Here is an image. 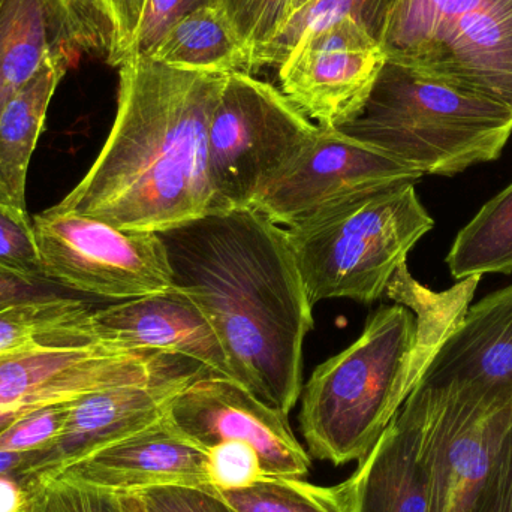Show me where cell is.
<instances>
[{"label": "cell", "mask_w": 512, "mask_h": 512, "mask_svg": "<svg viewBox=\"0 0 512 512\" xmlns=\"http://www.w3.org/2000/svg\"><path fill=\"white\" fill-rule=\"evenodd\" d=\"M120 504L125 512H146L140 498L135 493H122L119 495Z\"/></svg>", "instance_id": "obj_40"}, {"label": "cell", "mask_w": 512, "mask_h": 512, "mask_svg": "<svg viewBox=\"0 0 512 512\" xmlns=\"http://www.w3.org/2000/svg\"><path fill=\"white\" fill-rule=\"evenodd\" d=\"M168 418L203 450L222 442L254 447L264 477L304 478L312 460L292 432L288 414L271 408L239 382L206 375L171 403Z\"/></svg>", "instance_id": "obj_13"}, {"label": "cell", "mask_w": 512, "mask_h": 512, "mask_svg": "<svg viewBox=\"0 0 512 512\" xmlns=\"http://www.w3.org/2000/svg\"><path fill=\"white\" fill-rule=\"evenodd\" d=\"M420 171L333 128H321L300 161L262 197L255 210L291 228L400 183Z\"/></svg>", "instance_id": "obj_10"}, {"label": "cell", "mask_w": 512, "mask_h": 512, "mask_svg": "<svg viewBox=\"0 0 512 512\" xmlns=\"http://www.w3.org/2000/svg\"><path fill=\"white\" fill-rule=\"evenodd\" d=\"M24 414H27V412L0 411V433H2L6 427L11 426L15 420L23 417Z\"/></svg>", "instance_id": "obj_41"}, {"label": "cell", "mask_w": 512, "mask_h": 512, "mask_svg": "<svg viewBox=\"0 0 512 512\" xmlns=\"http://www.w3.org/2000/svg\"><path fill=\"white\" fill-rule=\"evenodd\" d=\"M435 221L414 182L400 183L285 228L310 303L384 297L409 252Z\"/></svg>", "instance_id": "obj_5"}, {"label": "cell", "mask_w": 512, "mask_h": 512, "mask_svg": "<svg viewBox=\"0 0 512 512\" xmlns=\"http://www.w3.org/2000/svg\"><path fill=\"white\" fill-rule=\"evenodd\" d=\"M51 480L71 481L117 495L152 487L210 486L207 451L180 433L168 415L72 463Z\"/></svg>", "instance_id": "obj_15"}, {"label": "cell", "mask_w": 512, "mask_h": 512, "mask_svg": "<svg viewBox=\"0 0 512 512\" xmlns=\"http://www.w3.org/2000/svg\"><path fill=\"white\" fill-rule=\"evenodd\" d=\"M468 0H397L382 41L385 60L415 69L444 38Z\"/></svg>", "instance_id": "obj_25"}, {"label": "cell", "mask_w": 512, "mask_h": 512, "mask_svg": "<svg viewBox=\"0 0 512 512\" xmlns=\"http://www.w3.org/2000/svg\"><path fill=\"white\" fill-rule=\"evenodd\" d=\"M92 319L99 339L108 345L177 355L200 364L210 375L233 379L230 360L212 322L177 286L95 310Z\"/></svg>", "instance_id": "obj_14"}, {"label": "cell", "mask_w": 512, "mask_h": 512, "mask_svg": "<svg viewBox=\"0 0 512 512\" xmlns=\"http://www.w3.org/2000/svg\"><path fill=\"white\" fill-rule=\"evenodd\" d=\"M158 234L174 286L212 322L233 381L289 414L303 393L304 340L315 322L285 228L242 209Z\"/></svg>", "instance_id": "obj_1"}, {"label": "cell", "mask_w": 512, "mask_h": 512, "mask_svg": "<svg viewBox=\"0 0 512 512\" xmlns=\"http://www.w3.org/2000/svg\"><path fill=\"white\" fill-rule=\"evenodd\" d=\"M481 276L435 292L403 265L357 340L313 370L303 387L300 427L310 456L336 466L367 456L417 387Z\"/></svg>", "instance_id": "obj_3"}, {"label": "cell", "mask_w": 512, "mask_h": 512, "mask_svg": "<svg viewBox=\"0 0 512 512\" xmlns=\"http://www.w3.org/2000/svg\"><path fill=\"white\" fill-rule=\"evenodd\" d=\"M24 454L3 453L0 451V475L20 474L23 469Z\"/></svg>", "instance_id": "obj_39"}, {"label": "cell", "mask_w": 512, "mask_h": 512, "mask_svg": "<svg viewBox=\"0 0 512 512\" xmlns=\"http://www.w3.org/2000/svg\"><path fill=\"white\" fill-rule=\"evenodd\" d=\"M387 62L381 45L351 18L300 39L279 66L282 93L321 128L357 119Z\"/></svg>", "instance_id": "obj_12"}, {"label": "cell", "mask_w": 512, "mask_h": 512, "mask_svg": "<svg viewBox=\"0 0 512 512\" xmlns=\"http://www.w3.org/2000/svg\"><path fill=\"white\" fill-rule=\"evenodd\" d=\"M312 2L313 0H291V6H289V18H291L292 15L297 14V12L300 11V9H303L304 6L310 5Z\"/></svg>", "instance_id": "obj_42"}, {"label": "cell", "mask_w": 512, "mask_h": 512, "mask_svg": "<svg viewBox=\"0 0 512 512\" xmlns=\"http://www.w3.org/2000/svg\"><path fill=\"white\" fill-rule=\"evenodd\" d=\"M445 262L457 282L487 273L512 274V183L457 234Z\"/></svg>", "instance_id": "obj_22"}, {"label": "cell", "mask_w": 512, "mask_h": 512, "mask_svg": "<svg viewBox=\"0 0 512 512\" xmlns=\"http://www.w3.org/2000/svg\"><path fill=\"white\" fill-rule=\"evenodd\" d=\"M66 21L81 54H104L113 48L114 30L104 0H48Z\"/></svg>", "instance_id": "obj_29"}, {"label": "cell", "mask_w": 512, "mask_h": 512, "mask_svg": "<svg viewBox=\"0 0 512 512\" xmlns=\"http://www.w3.org/2000/svg\"><path fill=\"white\" fill-rule=\"evenodd\" d=\"M289 6L291 0H222V11L251 51V60L285 26Z\"/></svg>", "instance_id": "obj_28"}, {"label": "cell", "mask_w": 512, "mask_h": 512, "mask_svg": "<svg viewBox=\"0 0 512 512\" xmlns=\"http://www.w3.org/2000/svg\"><path fill=\"white\" fill-rule=\"evenodd\" d=\"M44 486H35L20 474L0 475V512H26Z\"/></svg>", "instance_id": "obj_38"}, {"label": "cell", "mask_w": 512, "mask_h": 512, "mask_svg": "<svg viewBox=\"0 0 512 512\" xmlns=\"http://www.w3.org/2000/svg\"><path fill=\"white\" fill-rule=\"evenodd\" d=\"M104 3L114 30L113 48L107 62L120 66L131 53L147 0H104Z\"/></svg>", "instance_id": "obj_36"}, {"label": "cell", "mask_w": 512, "mask_h": 512, "mask_svg": "<svg viewBox=\"0 0 512 512\" xmlns=\"http://www.w3.org/2000/svg\"><path fill=\"white\" fill-rule=\"evenodd\" d=\"M0 273L26 282H48L33 219L0 204Z\"/></svg>", "instance_id": "obj_27"}, {"label": "cell", "mask_w": 512, "mask_h": 512, "mask_svg": "<svg viewBox=\"0 0 512 512\" xmlns=\"http://www.w3.org/2000/svg\"><path fill=\"white\" fill-rule=\"evenodd\" d=\"M402 408L429 475V512H474L496 450L512 424V394L418 382Z\"/></svg>", "instance_id": "obj_7"}, {"label": "cell", "mask_w": 512, "mask_h": 512, "mask_svg": "<svg viewBox=\"0 0 512 512\" xmlns=\"http://www.w3.org/2000/svg\"><path fill=\"white\" fill-rule=\"evenodd\" d=\"M92 313L81 298L0 301V352L44 339Z\"/></svg>", "instance_id": "obj_26"}, {"label": "cell", "mask_w": 512, "mask_h": 512, "mask_svg": "<svg viewBox=\"0 0 512 512\" xmlns=\"http://www.w3.org/2000/svg\"><path fill=\"white\" fill-rule=\"evenodd\" d=\"M474 512H512V424L496 450Z\"/></svg>", "instance_id": "obj_35"}, {"label": "cell", "mask_w": 512, "mask_h": 512, "mask_svg": "<svg viewBox=\"0 0 512 512\" xmlns=\"http://www.w3.org/2000/svg\"><path fill=\"white\" fill-rule=\"evenodd\" d=\"M227 77L128 57L110 134L56 206L132 233H164L212 213L207 132Z\"/></svg>", "instance_id": "obj_2"}, {"label": "cell", "mask_w": 512, "mask_h": 512, "mask_svg": "<svg viewBox=\"0 0 512 512\" xmlns=\"http://www.w3.org/2000/svg\"><path fill=\"white\" fill-rule=\"evenodd\" d=\"M318 132L282 90L248 72L228 74L207 132L213 212L255 209Z\"/></svg>", "instance_id": "obj_6"}, {"label": "cell", "mask_w": 512, "mask_h": 512, "mask_svg": "<svg viewBox=\"0 0 512 512\" xmlns=\"http://www.w3.org/2000/svg\"><path fill=\"white\" fill-rule=\"evenodd\" d=\"M92 313L44 339L0 352V411L72 402L102 388L146 381L188 360L108 345L96 334Z\"/></svg>", "instance_id": "obj_9"}, {"label": "cell", "mask_w": 512, "mask_h": 512, "mask_svg": "<svg viewBox=\"0 0 512 512\" xmlns=\"http://www.w3.org/2000/svg\"><path fill=\"white\" fill-rule=\"evenodd\" d=\"M339 131L423 176L451 177L502 155L512 110L385 62L360 116Z\"/></svg>", "instance_id": "obj_4"}, {"label": "cell", "mask_w": 512, "mask_h": 512, "mask_svg": "<svg viewBox=\"0 0 512 512\" xmlns=\"http://www.w3.org/2000/svg\"><path fill=\"white\" fill-rule=\"evenodd\" d=\"M203 8L222 9V0H147L140 29L128 57L152 56L156 45L174 24Z\"/></svg>", "instance_id": "obj_32"}, {"label": "cell", "mask_w": 512, "mask_h": 512, "mask_svg": "<svg viewBox=\"0 0 512 512\" xmlns=\"http://www.w3.org/2000/svg\"><path fill=\"white\" fill-rule=\"evenodd\" d=\"M236 512H355V477L333 487L300 478L262 477L243 489L218 490Z\"/></svg>", "instance_id": "obj_24"}, {"label": "cell", "mask_w": 512, "mask_h": 512, "mask_svg": "<svg viewBox=\"0 0 512 512\" xmlns=\"http://www.w3.org/2000/svg\"><path fill=\"white\" fill-rule=\"evenodd\" d=\"M396 3L397 0H313L292 15L276 38L252 57L251 71L262 66L282 65L303 36L343 18H351L382 45Z\"/></svg>", "instance_id": "obj_23"}, {"label": "cell", "mask_w": 512, "mask_h": 512, "mask_svg": "<svg viewBox=\"0 0 512 512\" xmlns=\"http://www.w3.org/2000/svg\"><path fill=\"white\" fill-rule=\"evenodd\" d=\"M69 51L53 54L35 77L11 99L0 117V204L27 212L26 183L30 159L44 131L51 99L77 60Z\"/></svg>", "instance_id": "obj_19"}, {"label": "cell", "mask_w": 512, "mask_h": 512, "mask_svg": "<svg viewBox=\"0 0 512 512\" xmlns=\"http://www.w3.org/2000/svg\"><path fill=\"white\" fill-rule=\"evenodd\" d=\"M355 512H429V475L405 409L394 415L354 474Z\"/></svg>", "instance_id": "obj_18"}, {"label": "cell", "mask_w": 512, "mask_h": 512, "mask_svg": "<svg viewBox=\"0 0 512 512\" xmlns=\"http://www.w3.org/2000/svg\"><path fill=\"white\" fill-rule=\"evenodd\" d=\"M32 219L48 282L116 301L174 288L159 234L119 230L57 206Z\"/></svg>", "instance_id": "obj_8"}, {"label": "cell", "mask_w": 512, "mask_h": 512, "mask_svg": "<svg viewBox=\"0 0 512 512\" xmlns=\"http://www.w3.org/2000/svg\"><path fill=\"white\" fill-rule=\"evenodd\" d=\"M421 382L512 394V285L468 307Z\"/></svg>", "instance_id": "obj_17"}, {"label": "cell", "mask_w": 512, "mask_h": 512, "mask_svg": "<svg viewBox=\"0 0 512 512\" xmlns=\"http://www.w3.org/2000/svg\"><path fill=\"white\" fill-rule=\"evenodd\" d=\"M42 512H125L117 493L65 480L45 483Z\"/></svg>", "instance_id": "obj_34"}, {"label": "cell", "mask_w": 512, "mask_h": 512, "mask_svg": "<svg viewBox=\"0 0 512 512\" xmlns=\"http://www.w3.org/2000/svg\"><path fill=\"white\" fill-rule=\"evenodd\" d=\"M412 71L512 110V0H468Z\"/></svg>", "instance_id": "obj_16"}, {"label": "cell", "mask_w": 512, "mask_h": 512, "mask_svg": "<svg viewBox=\"0 0 512 512\" xmlns=\"http://www.w3.org/2000/svg\"><path fill=\"white\" fill-rule=\"evenodd\" d=\"M71 295L68 289L51 282H26L0 273V301L42 300Z\"/></svg>", "instance_id": "obj_37"}, {"label": "cell", "mask_w": 512, "mask_h": 512, "mask_svg": "<svg viewBox=\"0 0 512 512\" xmlns=\"http://www.w3.org/2000/svg\"><path fill=\"white\" fill-rule=\"evenodd\" d=\"M44 490L45 486L42 487L41 490H39L38 495H36L35 501H33V504L30 505L29 510L26 512H42V501H44Z\"/></svg>", "instance_id": "obj_43"}, {"label": "cell", "mask_w": 512, "mask_h": 512, "mask_svg": "<svg viewBox=\"0 0 512 512\" xmlns=\"http://www.w3.org/2000/svg\"><path fill=\"white\" fill-rule=\"evenodd\" d=\"M62 51L81 56L48 0H0V117L42 63Z\"/></svg>", "instance_id": "obj_20"}, {"label": "cell", "mask_w": 512, "mask_h": 512, "mask_svg": "<svg viewBox=\"0 0 512 512\" xmlns=\"http://www.w3.org/2000/svg\"><path fill=\"white\" fill-rule=\"evenodd\" d=\"M207 475L216 490H233L251 486L264 472L254 447L222 442L207 450Z\"/></svg>", "instance_id": "obj_31"}, {"label": "cell", "mask_w": 512, "mask_h": 512, "mask_svg": "<svg viewBox=\"0 0 512 512\" xmlns=\"http://www.w3.org/2000/svg\"><path fill=\"white\" fill-rule=\"evenodd\" d=\"M69 402L33 409L0 433V451L30 454L50 447L62 430Z\"/></svg>", "instance_id": "obj_30"}, {"label": "cell", "mask_w": 512, "mask_h": 512, "mask_svg": "<svg viewBox=\"0 0 512 512\" xmlns=\"http://www.w3.org/2000/svg\"><path fill=\"white\" fill-rule=\"evenodd\" d=\"M150 57L182 71L251 74V51L222 9L203 8L186 15L168 30Z\"/></svg>", "instance_id": "obj_21"}, {"label": "cell", "mask_w": 512, "mask_h": 512, "mask_svg": "<svg viewBox=\"0 0 512 512\" xmlns=\"http://www.w3.org/2000/svg\"><path fill=\"white\" fill-rule=\"evenodd\" d=\"M135 495L146 512H236L212 486L152 487Z\"/></svg>", "instance_id": "obj_33"}, {"label": "cell", "mask_w": 512, "mask_h": 512, "mask_svg": "<svg viewBox=\"0 0 512 512\" xmlns=\"http://www.w3.org/2000/svg\"><path fill=\"white\" fill-rule=\"evenodd\" d=\"M206 375L210 373L200 364L183 360L146 381L102 388L72 400L56 441L24 454L21 477L41 486L72 463L146 429L167 415L188 385Z\"/></svg>", "instance_id": "obj_11"}]
</instances>
